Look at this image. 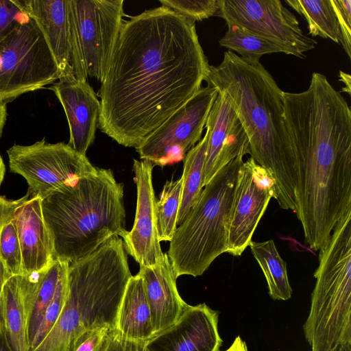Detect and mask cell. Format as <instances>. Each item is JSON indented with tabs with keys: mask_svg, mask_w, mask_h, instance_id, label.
Returning <instances> with one entry per match:
<instances>
[{
	"mask_svg": "<svg viewBox=\"0 0 351 351\" xmlns=\"http://www.w3.org/2000/svg\"><path fill=\"white\" fill-rule=\"evenodd\" d=\"M316 282L303 325L311 351H333L351 341V213L319 250Z\"/></svg>",
	"mask_w": 351,
	"mask_h": 351,
	"instance_id": "cell-6",
	"label": "cell"
},
{
	"mask_svg": "<svg viewBox=\"0 0 351 351\" xmlns=\"http://www.w3.org/2000/svg\"><path fill=\"white\" fill-rule=\"evenodd\" d=\"M243 156H238L213 177L177 226L166 253L176 278L202 275L217 257L227 252L228 221Z\"/></svg>",
	"mask_w": 351,
	"mask_h": 351,
	"instance_id": "cell-7",
	"label": "cell"
},
{
	"mask_svg": "<svg viewBox=\"0 0 351 351\" xmlns=\"http://www.w3.org/2000/svg\"><path fill=\"white\" fill-rule=\"evenodd\" d=\"M69 262L55 259L44 270L18 276L27 317L29 345L40 326L46 308L56 293L59 282L67 272Z\"/></svg>",
	"mask_w": 351,
	"mask_h": 351,
	"instance_id": "cell-21",
	"label": "cell"
},
{
	"mask_svg": "<svg viewBox=\"0 0 351 351\" xmlns=\"http://www.w3.org/2000/svg\"><path fill=\"white\" fill-rule=\"evenodd\" d=\"M276 199L275 181L252 158L243 162L236 178L227 225V253L239 256L250 245L269 204Z\"/></svg>",
	"mask_w": 351,
	"mask_h": 351,
	"instance_id": "cell-13",
	"label": "cell"
},
{
	"mask_svg": "<svg viewBox=\"0 0 351 351\" xmlns=\"http://www.w3.org/2000/svg\"><path fill=\"white\" fill-rule=\"evenodd\" d=\"M110 332L106 328H97L83 332L76 340L72 351H101Z\"/></svg>",
	"mask_w": 351,
	"mask_h": 351,
	"instance_id": "cell-33",
	"label": "cell"
},
{
	"mask_svg": "<svg viewBox=\"0 0 351 351\" xmlns=\"http://www.w3.org/2000/svg\"><path fill=\"white\" fill-rule=\"evenodd\" d=\"M208 134L185 155L184 158L182 191L177 218V226L186 218L197 203L204 188L203 176Z\"/></svg>",
	"mask_w": 351,
	"mask_h": 351,
	"instance_id": "cell-25",
	"label": "cell"
},
{
	"mask_svg": "<svg viewBox=\"0 0 351 351\" xmlns=\"http://www.w3.org/2000/svg\"><path fill=\"white\" fill-rule=\"evenodd\" d=\"M15 0H0V41L23 19Z\"/></svg>",
	"mask_w": 351,
	"mask_h": 351,
	"instance_id": "cell-34",
	"label": "cell"
},
{
	"mask_svg": "<svg viewBox=\"0 0 351 351\" xmlns=\"http://www.w3.org/2000/svg\"><path fill=\"white\" fill-rule=\"evenodd\" d=\"M0 328L11 351H30L25 299L18 276H12L4 285Z\"/></svg>",
	"mask_w": 351,
	"mask_h": 351,
	"instance_id": "cell-23",
	"label": "cell"
},
{
	"mask_svg": "<svg viewBox=\"0 0 351 351\" xmlns=\"http://www.w3.org/2000/svg\"><path fill=\"white\" fill-rule=\"evenodd\" d=\"M208 134L203 186L239 155L249 154V141L226 95L218 92L206 126Z\"/></svg>",
	"mask_w": 351,
	"mask_h": 351,
	"instance_id": "cell-16",
	"label": "cell"
},
{
	"mask_svg": "<svg viewBox=\"0 0 351 351\" xmlns=\"http://www.w3.org/2000/svg\"><path fill=\"white\" fill-rule=\"evenodd\" d=\"M225 351H248L245 342L240 336L237 337L232 345Z\"/></svg>",
	"mask_w": 351,
	"mask_h": 351,
	"instance_id": "cell-39",
	"label": "cell"
},
{
	"mask_svg": "<svg viewBox=\"0 0 351 351\" xmlns=\"http://www.w3.org/2000/svg\"><path fill=\"white\" fill-rule=\"evenodd\" d=\"M132 276L119 237L69 263L64 306L50 332L32 351H72L77 339L88 330H116L119 307Z\"/></svg>",
	"mask_w": 351,
	"mask_h": 351,
	"instance_id": "cell-4",
	"label": "cell"
},
{
	"mask_svg": "<svg viewBox=\"0 0 351 351\" xmlns=\"http://www.w3.org/2000/svg\"><path fill=\"white\" fill-rule=\"evenodd\" d=\"M115 330L135 341L146 342L155 335L143 281L138 274L130 277L126 286Z\"/></svg>",
	"mask_w": 351,
	"mask_h": 351,
	"instance_id": "cell-22",
	"label": "cell"
},
{
	"mask_svg": "<svg viewBox=\"0 0 351 351\" xmlns=\"http://www.w3.org/2000/svg\"><path fill=\"white\" fill-rule=\"evenodd\" d=\"M219 44L246 60L259 61L263 56L273 53L287 54L286 50L276 43L232 25L228 26Z\"/></svg>",
	"mask_w": 351,
	"mask_h": 351,
	"instance_id": "cell-27",
	"label": "cell"
},
{
	"mask_svg": "<svg viewBox=\"0 0 351 351\" xmlns=\"http://www.w3.org/2000/svg\"><path fill=\"white\" fill-rule=\"evenodd\" d=\"M333 351H351V341L338 345Z\"/></svg>",
	"mask_w": 351,
	"mask_h": 351,
	"instance_id": "cell-41",
	"label": "cell"
},
{
	"mask_svg": "<svg viewBox=\"0 0 351 351\" xmlns=\"http://www.w3.org/2000/svg\"><path fill=\"white\" fill-rule=\"evenodd\" d=\"M339 80L342 82L345 86L342 88V91L347 93L350 95L351 94V76L350 74L346 73L342 71H339Z\"/></svg>",
	"mask_w": 351,
	"mask_h": 351,
	"instance_id": "cell-38",
	"label": "cell"
},
{
	"mask_svg": "<svg viewBox=\"0 0 351 351\" xmlns=\"http://www.w3.org/2000/svg\"><path fill=\"white\" fill-rule=\"evenodd\" d=\"M7 104L0 102V138L7 120Z\"/></svg>",
	"mask_w": 351,
	"mask_h": 351,
	"instance_id": "cell-40",
	"label": "cell"
},
{
	"mask_svg": "<svg viewBox=\"0 0 351 351\" xmlns=\"http://www.w3.org/2000/svg\"><path fill=\"white\" fill-rule=\"evenodd\" d=\"M182 191V176L167 181L156 201L157 230L159 241H171L177 228V218Z\"/></svg>",
	"mask_w": 351,
	"mask_h": 351,
	"instance_id": "cell-28",
	"label": "cell"
},
{
	"mask_svg": "<svg viewBox=\"0 0 351 351\" xmlns=\"http://www.w3.org/2000/svg\"><path fill=\"white\" fill-rule=\"evenodd\" d=\"M123 184L111 169L94 174L41 199L53 244V259L71 263L83 258L125 229Z\"/></svg>",
	"mask_w": 351,
	"mask_h": 351,
	"instance_id": "cell-5",
	"label": "cell"
},
{
	"mask_svg": "<svg viewBox=\"0 0 351 351\" xmlns=\"http://www.w3.org/2000/svg\"><path fill=\"white\" fill-rule=\"evenodd\" d=\"M217 90L208 85L136 147L140 158L161 167L184 159L200 141Z\"/></svg>",
	"mask_w": 351,
	"mask_h": 351,
	"instance_id": "cell-11",
	"label": "cell"
},
{
	"mask_svg": "<svg viewBox=\"0 0 351 351\" xmlns=\"http://www.w3.org/2000/svg\"><path fill=\"white\" fill-rule=\"evenodd\" d=\"M0 258L12 276L23 274L21 245L12 219L0 231Z\"/></svg>",
	"mask_w": 351,
	"mask_h": 351,
	"instance_id": "cell-29",
	"label": "cell"
},
{
	"mask_svg": "<svg viewBox=\"0 0 351 351\" xmlns=\"http://www.w3.org/2000/svg\"><path fill=\"white\" fill-rule=\"evenodd\" d=\"M209 67L195 21L163 5L131 16L97 93L99 129L137 147L199 90Z\"/></svg>",
	"mask_w": 351,
	"mask_h": 351,
	"instance_id": "cell-1",
	"label": "cell"
},
{
	"mask_svg": "<svg viewBox=\"0 0 351 351\" xmlns=\"http://www.w3.org/2000/svg\"><path fill=\"white\" fill-rule=\"evenodd\" d=\"M87 76L102 82L119 38L123 0H71Z\"/></svg>",
	"mask_w": 351,
	"mask_h": 351,
	"instance_id": "cell-12",
	"label": "cell"
},
{
	"mask_svg": "<svg viewBox=\"0 0 351 351\" xmlns=\"http://www.w3.org/2000/svg\"><path fill=\"white\" fill-rule=\"evenodd\" d=\"M306 21L308 34L341 43V36L331 0H286Z\"/></svg>",
	"mask_w": 351,
	"mask_h": 351,
	"instance_id": "cell-26",
	"label": "cell"
},
{
	"mask_svg": "<svg viewBox=\"0 0 351 351\" xmlns=\"http://www.w3.org/2000/svg\"><path fill=\"white\" fill-rule=\"evenodd\" d=\"M101 351H147L145 342L126 339L115 330L109 332Z\"/></svg>",
	"mask_w": 351,
	"mask_h": 351,
	"instance_id": "cell-35",
	"label": "cell"
},
{
	"mask_svg": "<svg viewBox=\"0 0 351 351\" xmlns=\"http://www.w3.org/2000/svg\"><path fill=\"white\" fill-rule=\"evenodd\" d=\"M43 34L60 77L87 81L71 0H15Z\"/></svg>",
	"mask_w": 351,
	"mask_h": 351,
	"instance_id": "cell-14",
	"label": "cell"
},
{
	"mask_svg": "<svg viewBox=\"0 0 351 351\" xmlns=\"http://www.w3.org/2000/svg\"><path fill=\"white\" fill-rule=\"evenodd\" d=\"M5 173V167L2 159V157L0 155V187L3 181L4 176Z\"/></svg>",
	"mask_w": 351,
	"mask_h": 351,
	"instance_id": "cell-43",
	"label": "cell"
},
{
	"mask_svg": "<svg viewBox=\"0 0 351 351\" xmlns=\"http://www.w3.org/2000/svg\"><path fill=\"white\" fill-rule=\"evenodd\" d=\"M28 197L26 194L20 199L12 200L0 195V231L12 219L15 209Z\"/></svg>",
	"mask_w": 351,
	"mask_h": 351,
	"instance_id": "cell-36",
	"label": "cell"
},
{
	"mask_svg": "<svg viewBox=\"0 0 351 351\" xmlns=\"http://www.w3.org/2000/svg\"><path fill=\"white\" fill-rule=\"evenodd\" d=\"M339 26L341 45L351 59V0H331Z\"/></svg>",
	"mask_w": 351,
	"mask_h": 351,
	"instance_id": "cell-32",
	"label": "cell"
},
{
	"mask_svg": "<svg viewBox=\"0 0 351 351\" xmlns=\"http://www.w3.org/2000/svg\"><path fill=\"white\" fill-rule=\"evenodd\" d=\"M153 167L147 160L134 159V180L137 191L136 215L132 230L126 231L121 238L126 252L140 266L147 267L160 263L164 257L158 237Z\"/></svg>",
	"mask_w": 351,
	"mask_h": 351,
	"instance_id": "cell-15",
	"label": "cell"
},
{
	"mask_svg": "<svg viewBox=\"0 0 351 351\" xmlns=\"http://www.w3.org/2000/svg\"><path fill=\"white\" fill-rule=\"evenodd\" d=\"M64 110L70 132L69 145L86 156L95 138L101 110L100 101L87 81L62 77L48 87Z\"/></svg>",
	"mask_w": 351,
	"mask_h": 351,
	"instance_id": "cell-18",
	"label": "cell"
},
{
	"mask_svg": "<svg viewBox=\"0 0 351 351\" xmlns=\"http://www.w3.org/2000/svg\"><path fill=\"white\" fill-rule=\"evenodd\" d=\"M14 223L22 254L23 274L47 268L53 261V244L45 223L41 198L28 197L14 210Z\"/></svg>",
	"mask_w": 351,
	"mask_h": 351,
	"instance_id": "cell-19",
	"label": "cell"
},
{
	"mask_svg": "<svg viewBox=\"0 0 351 351\" xmlns=\"http://www.w3.org/2000/svg\"><path fill=\"white\" fill-rule=\"evenodd\" d=\"M60 77L43 34L27 16L0 41V102L7 104Z\"/></svg>",
	"mask_w": 351,
	"mask_h": 351,
	"instance_id": "cell-8",
	"label": "cell"
},
{
	"mask_svg": "<svg viewBox=\"0 0 351 351\" xmlns=\"http://www.w3.org/2000/svg\"><path fill=\"white\" fill-rule=\"evenodd\" d=\"M138 274L143 281L156 335L178 321L187 304L178 293L177 278L166 253L160 263L152 267L140 266Z\"/></svg>",
	"mask_w": 351,
	"mask_h": 351,
	"instance_id": "cell-20",
	"label": "cell"
},
{
	"mask_svg": "<svg viewBox=\"0 0 351 351\" xmlns=\"http://www.w3.org/2000/svg\"><path fill=\"white\" fill-rule=\"evenodd\" d=\"M219 312L187 304L178 321L145 342L147 351H220Z\"/></svg>",
	"mask_w": 351,
	"mask_h": 351,
	"instance_id": "cell-17",
	"label": "cell"
},
{
	"mask_svg": "<svg viewBox=\"0 0 351 351\" xmlns=\"http://www.w3.org/2000/svg\"><path fill=\"white\" fill-rule=\"evenodd\" d=\"M7 154L10 171L26 180L29 197L42 199L97 171L69 144L49 143L45 138L29 145H14Z\"/></svg>",
	"mask_w": 351,
	"mask_h": 351,
	"instance_id": "cell-9",
	"label": "cell"
},
{
	"mask_svg": "<svg viewBox=\"0 0 351 351\" xmlns=\"http://www.w3.org/2000/svg\"><path fill=\"white\" fill-rule=\"evenodd\" d=\"M205 81L226 95L247 136L250 157L275 181L279 206L295 213L299 173L285 125L283 91L259 61L228 50L220 64L210 66Z\"/></svg>",
	"mask_w": 351,
	"mask_h": 351,
	"instance_id": "cell-3",
	"label": "cell"
},
{
	"mask_svg": "<svg viewBox=\"0 0 351 351\" xmlns=\"http://www.w3.org/2000/svg\"><path fill=\"white\" fill-rule=\"evenodd\" d=\"M252 253L265 277L270 297L275 300H287L292 295L287 265L280 255L272 239L257 242L252 241Z\"/></svg>",
	"mask_w": 351,
	"mask_h": 351,
	"instance_id": "cell-24",
	"label": "cell"
},
{
	"mask_svg": "<svg viewBox=\"0 0 351 351\" xmlns=\"http://www.w3.org/2000/svg\"><path fill=\"white\" fill-rule=\"evenodd\" d=\"M216 14L232 25L283 47L287 55L306 58L317 42L306 35L295 16L279 0H219Z\"/></svg>",
	"mask_w": 351,
	"mask_h": 351,
	"instance_id": "cell-10",
	"label": "cell"
},
{
	"mask_svg": "<svg viewBox=\"0 0 351 351\" xmlns=\"http://www.w3.org/2000/svg\"><path fill=\"white\" fill-rule=\"evenodd\" d=\"M167 7L193 21H201L216 15L219 10V0H160Z\"/></svg>",
	"mask_w": 351,
	"mask_h": 351,
	"instance_id": "cell-31",
	"label": "cell"
},
{
	"mask_svg": "<svg viewBox=\"0 0 351 351\" xmlns=\"http://www.w3.org/2000/svg\"><path fill=\"white\" fill-rule=\"evenodd\" d=\"M0 351H11L8 345L0 330Z\"/></svg>",
	"mask_w": 351,
	"mask_h": 351,
	"instance_id": "cell-42",
	"label": "cell"
},
{
	"mask_svg": "<svg viewBox=\"0 0 351 351\" xmlns=\"http://www.w3.org/2000/svg\"><path fill=\"white\" fill-rule=\"evenodd\" d=\"M283 102L299 173L295 214L305 243L318 251L336 223L351 212V110L317 72L306 90L283 92Z\"/></svg>",
	"mask_w": 351,
	"mask_h": 351,
	"instance_id": "cell-2",
	"label": "cell"
},
{
	"mask_svg": "<svg viewBox=\"0 0 351 351\" xmlns=\"http://www.w3.org/2000/svg\"><path fill=\"white\" fill-rule=\"evenodd\" d=\"M12 276L9 270L5 267L0 258V299L1 297L2 291L6 282ZM1 330V328H0Z\"/></svg>",
	"mask_w": 351,
	"mask_h": 351,
	"instance_id": "cell-37",
	"label": "cell"
},
{
	"mask_svg": "<svg viewBox=\"0 0 351 351\" xmlns=\"http://www.w3.org/2000/svg\"><path fill=\"white\" fill-rule=\"evenodd\" d=\"M68 294V271L61 278L56 293L48 305L40 326L30 344V351L34 350L48 335L64 306Z\"/></svg>",
	"mask_w": 351,
	"mask_h": 351,
	"instance_id": "cell-30",
	"label": "cell"
}]
</instances>
